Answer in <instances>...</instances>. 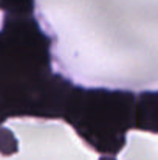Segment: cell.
<instances>
[{
    "mask_svg": "<svg viewBox=\"0 0 158 160\" xmlns=\"http://www.w3.org/2000/svg\"><path fill=\"white\" fill-rule=\"evenodd\" d=\"M54 38L36 16L0 25V126L11 120L62 121L76 82L54 67Z\"/></svg>",
    "mask_w": 158,
    "mask_h": 160,
    "instance_id": "obj_1",
    "label": "cell"
},
{
    "mask_svg": "<svg viewBox=\"0 0 158 160\" xmlns=\"http://www.w3.org/2000/svg\"><path fill=\"white\" fill-rule=\"evenodd\" d=\"M132 100L127 90L76 84L64 123L90 151L116 157L126 146L127 134L135 129L130 120Z\"/></svg>",
    "mask_w": 158,
    "mask_h": 160,
    "instance_id": "obj_2",
    "label": "cell"
},
{
    "mask_svg": "<svg viewBox=\"0 0 158 160\" xmlns=\"http://www.w3.org/2000/svg\"><path fill=\"white\" fill-rule=\"evenodd\" d=\"M124 152H132L138 160H158V134L130 131L127 134Z\"/></svg>",
    "mask_w": 158,
    "mask_h": 160,
    "instance_id": "obj_3",
    "label": "cell"
},
{
    "mask_svg": "<svg viewBox=\"0 0 158 160\" xmlns=\"http://www.w3.org/2000/svg\"><path fill=\"white\" fill-rule=\"evenodd\" d=\"M0 11L12 17L36 16V0H0Z\"/></svg>",
    "mask_w": 158,
    "mask_h": 160,
    "instance_id": "obj_4",
    "label": "cell"
},
{
    "mask_svg": "<svg viewBox=\"0 0 158 160\" xmlns=\"http://www.w3.org/2000/svg\"><path fill=\"white\" fill-rule=\"evenodd\" d=\"M98 160H118L116 157H108V156H99Z\"/></svg>",
    "mask_w": 158,
    "mask_h": 160,
    "instance_id": "obj_5",
    "label": "cell"
}]
</instances>
